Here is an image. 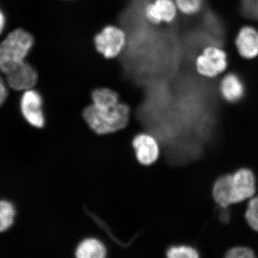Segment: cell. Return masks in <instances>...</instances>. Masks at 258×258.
Here are the masks:
<instances>
[{
	"instance_id": "1",
	"label": "cell",
	"mask_w": 258,
	"mask_h": 258,
	"mask_svg": "<svg viewBox=\"0 0 258 258\" xmlns=\"http://www.w3.org/2000/svg\"><path fill=\"white\" fill-rule=\"evenodd\" d=\"M130 109L124 103L111 108H101L91 105L83 112L86 123L93 132L106 134L119 131L128 123Z\"/></svg>"
},
{
	"instance_id": "2",
	"label": "cell",
	"mask_w": 258,
	"mask_h": 258,
	"mask_svg": "<svg viewBox=\"0 0 258 258\" xmlns=\"http://www.w3.org/2000/svg\"><path fill=\"white\" fill-rule=\"evenodd\" d=\"M33 43V37L23 29L10 32L0 43V70L6 74L25 62Z\"/></svg>"
},
{
	"instance_id": "3",
	"label": "cell",
	"mask_w": 258,
	"mask_h": 258,
	"mask_svg": "<svg viewBox=\"0 0 258 258\" xmlns=\"http://www.w3.org/2000/svg\"><path fill=\"white\" fill-rule=\"evenodd\" d=\"M195 66L202 76L210 79L216 77L227 69V55L220 47L210 45L197 57Z\"/></svg>"
},
{
	"instance_id": "4",
	"label": "cell",
	"mask_w": 258,
	"mask_h": 258,
	"mask_svg": "<svg viewBox=\"0 0 258 258\" xmlns=\"http://www.w3.org/2000/svg\"><path fill=\"white\" fill-rule=\"evenodd\" d=\"M234 205L248 201L257 193V181L252 169L241 167L232 173Z\"/></svg>"
},
{
	"instance_id": "5",
	"label": "cell",
	"mask_w": 258,
	"mask_h": 258,
	"mask_svg": "<svg viewBox=\"0 0 258 258\" xmlns=\"http://www.w3.org/2000/svg\"><path fill=\"white\" fill-rule=\"evenodd\" d=\"M125 34L115 26H107L95 37L98 52L106 58H113L119 55L125 45Z\"/></svg>"
},
{
	"instance_id": "6",
	"label": "cell",
	"mask_w": 258,
	"mask_h": 258,
	"mask_svg": "<svg viewBox=\"0 0 258 258\" xmlns=\"http://www.w3.org/2000/svg\"><path fill=\"white\" fill-rule=\"evenodd\" d=\"M20 106L24 118L30 125L37 128L44 126L45 117L42 110V97L37 91L32 89L25 91Z\"/></svg>"
},
{
	"instance_id": "7",
	"label": "cell",
	"mask_w": 258,
	"mask_h": 258,
	"mask_svg": "<svg viewBox=\"0 0 258 258\" xmlns=\"http://www.w3.org/2000/svg\"><path fill=\"white\" fill-rule=\"evenodd\" d=\"M6 75L10 87L18 91L32 89L38 80L36 71L25 62L12 69Z\"/></svg>"
},
{
	"instance_id": "8",
	"label": "cell",
	"mask_w": 258,
	"mask_h": 258,
	"mask_svg": "<svg viewBox=\"0 0 258 258\" xmlns=\"http://www.w3.org/2000/svg\"><path fill=\"white\" fill-rule=\"evenodd\" d=\"M133 147L137 159L143 165H151L159 157V147L157 140L149 134L137 136L133 141Z\"/></svg>"
},
{
	"instance_id": "9",
	"label": "cell",
	"mask_w": 258,
	"mask_h": 258,
	"mask_svg": "<svg viewBox=\"0 0 258 258\" xmlns=\"http://www.w3.org/2000/svg\"><path fill=\"white\" fill-rule=\"evenodd\" d=\"M176 5L173 0H154L146 8L145 15L151 23H171L176 18Z\"/></svg>"
},
{
	"instance_id": "10",
	"label": "cell",
	"mask_w": 258,
	"mask_h": 258,
	"mask_svg": "<svg viewBox=\"0 0 258 258\" xmlns=\"http://www.w3.org/2000/svg\"><path fill=\"white\" fill-rule=\"evenodd\" d=\"M240 55L246 59H252L258 55V31L250 26L240 29L235 40Z\"/></svg>"
},
{
	"instance_id": "11",
	"label": "cell",
	"mask_w": 258,
	"mask_h": 258,
	"mask_svg": "<svg viewBox=\"0 0 258 258\" xmlns=\"http://www.w3.org/2000/svg\"><path fill=\"white\" fill-rule=\"evenodd\" d=\"M232 173L222 174L215 179L212 187V197L215 205L220 208L234 205Z\"/></svg>"
},
{
	"instance_id": "12",
	"label": "cell",
	"mask_w": 258,
	"mask_h": 258,
	"mask_svg": "<svg viewBox=\"0 0 258 258\" xmlns=\"http://www.w3.org/2000/svg\"><path fill=\"white\" fill-rule=\"evenodd\" d=\"M220 91L226 101L235 103L240 101L244 96V86L237 75L227 74L220 83Z\"/></svg>"
},
{
	"instance_id": "13",
	"label": "cell",
	"mask_w": 258,
	"mask_h": 258,
	"mask_svg": "<svg viewBox=\"0 0 258 258\" xmlns=\"http://www.w3.org/2000/svg\"><path fill=\"white\" fill-rule=\"evenodd\" d=\"M76 255L79 258H103L106 257V249L100 241L86 239L78 246Z\"/></svg>"
},
{
	"instance_id": "14",
	"label": "cell",
	"mask_w": 258,
	"mask_h": 258,
	"mask_svg": "<svg viewBox=\"0 0 258 258\" xmlns=\"http://www.w3.org/2000/svg\"><path fill=\"white\" fill-rule=\"evenodd\" d=\"M93 104L101 108H111L119 103L117 93L108 88H99L92 93Z\"/></svg>"
},
{
	"instance_id": "15",
	"label": "cell",
	"mask_w": 258,
	"mask_h": 258,
	"mask_svg": "<svg viewBox=\"0 0 258 258\" xmlns=\"http://www.w3.org/2000/svg\"><path fill=\"white\" fill-rule=\"evenodd\" d=\"M244 218L249 228L258 233V192L246 202Z\"/></svg>"
},
{
	"instance_id": "16",
	"label": "cell",
	"mask_w": 258,
	"mask_h": 258,
	"mask_svg": "<svg viewBox=\"0 0 258 258\" xmlns=\"http://www.w3.org/2000/svg\"><path fill=\"white\" fill-rule=\"evenodd\" d=\"M16 211L14 205L8 201H0V232L9 230L14 222Z\"/></svg>"
},
{
	"instance_id": "17",
	"label": "cell",
	"mask_w": 258,
	"mask_h": 258,
	"mask_svg": "<svg viewBox=\"0 0 258 258\" xmlns=\"http://www.w3.org/2000/svg\"><path fill=\"white\" fill-rule=\"evenodd\" d=\"M167 257L169 258H199L200 252L198 249L186 244L174 246L167 251Z\"/></svg>"
},
{
	"instance_id": "18",
	"label": "cell",
	"mask_w": 258,
	"mask_h": 258,
	"mask_svg": "<svg viewBox=\"0 0 258 258\" xmlns=\"http://www.w3.org/2000/svg\"><path fill=\"white\" fill-rule=\"evenodd\" d=\"M224 257L255 258L257 257V254L255 253V251L249 246L237 244L227 249L224 254Z\"/></svg>"
},
{
	"instance_id": "19",
	"label": "cell",
	"mask_w": 258,
	"mask_h": 258,
	"mask_svg": "<svg viewBox=\"0 0 258 258\" xmlns=\"http://www.w3.org/2000/svg\"><path fill=\"white\" fill-rule=\"evenodd\" d=\"M178 8L185 15H192L200 11L203 5V0H175Z\"/></svg>"
},
{
	"instance_id": "20",
	"label": "cell",
	"mask_w": 258,
	"mask_h": 258,
	"mask_svg": "<svg viewBox=\"0 0 258 258\" xmlns=\"http://www.w3.org/2000/svg\"><path fill=\"white\" fill-rule=\"evenodd\" d=\"M243 8L248 16L258 19V0H243Z\"/></svg>"
},
{
	"instance_id": "21",
	"label": "cell",
	"mask_w": 258,
	"mask_h": 258,
	"mask_svg": "<svg viewBox=\"0 0 258 258\" xmlns=\"http://www.w3.org/2000/svg\"><path fill=\"white\" fill-rule=\"evenodd\" d=\"M8 96V91H7L6 86L4 81L0 78V106L4 103Z\"/></svg>"
},
{
	"instance_id": "22",
	"label": "cell",
	"mask_w": 258,
	"mask_h": 258,
	"mask_svg": "<svg viewBox=\"0 0 258 258\" xmlns=\"http://www.w3.org/2000/svg\"><path fill=\"white\" fill-rule=\"evenodd\" d=\"M5 25V18L4 15L2 13L1 10H0V34L2 33L3 30H4Z\"/></svg>"
}]
</instances>
